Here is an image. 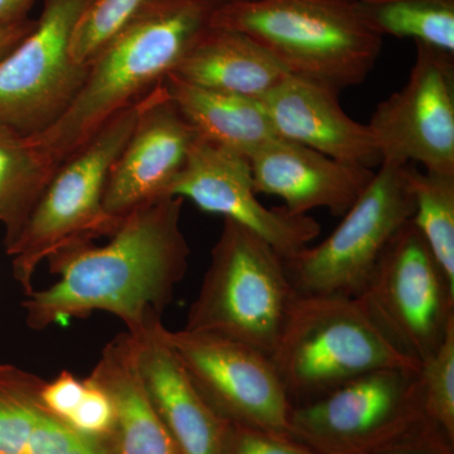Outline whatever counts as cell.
Masks as SVG:
<instances>
[{
	"label": "cell",
	"mask_w": 454,
	"mask_h": 454,
	"mask_svg": "<svg viewBox=\"0 0 454 454\" xmlns=\"http://www.w3.org/2000/svg\"><path fill=\"white\" fill-rule=\"evenodd\" d=\"M184 201L157 200L127 215L103 247L90 241L51 255L47 262L59 280L26 294L27 325L46 330L98 310L118 317L130 336L162 324L176 286L187 274Z\"/></svg>",
	"instance_id": "cell-1"
},
{
	"label": "cell",
	"mask_w": 454,
	"mask_h": 454,
	"mask_svg": "<svg viewBox=\"0 0 454 454\" xmlns=\"http://www.w3.org/2000/svg\"><path fill=\"white\" fill-rule=\"evenodd\" d=\"M226 2L148 0L90 62L85 82L64 115L29 139L61 166L115 114L163 83Z\"/></svg>",
	"instance_id": "cell-2"
},
{
	"label": "cell",
	"mask_w": 454,
	"mask_h": 454,
	"mask_svg": "<svg viewBox=\"0 0 454 454\" xmlns=\"http://www.w3.org/2000/svg\"><path fill=\"white\" fill-rule=\"evenodd\" d=\"M211 27L244 33L289 74L339 92L365 82L382 47L356 0H227Z\"/></svg>",
	"instance_id": "cell-3"
},
{
	"label": "cell",
	"mask_w": 454,
	"mask_h": 454,
	"mask_svg": "<svg viewBox=\"0 0 454 454\" xmlns=\"http://www.w3.org/2000/svg\"><path fill=\"white\" fill-rule=\"evenodd\" d=\"M292 406L327 395L366 373L418 370L358 298L300 295L270 356Z\"/></svg>",
	"instance_id": "cell-4"
},
{
	"label": "cell",
	"mask_w": 454,
	"mask_h": 454,
	"mask_svg": "<svg viewBox=\"0 0 454 454\" xmlns=\"http://www.w3.org/2000/svg\"><path fill=\"white\" fill-rule=\"evenodd\" d=\"M295 297L282 255L225 219L184 328L220 334L270 357Z\"/></svg>",
	"instance_id": "cell-5"
},
{
	"label": "cell",
	"mask_w": 454,
	"mask_h": 454,
	"mask_svg": "<svg viewBox=\"0 0 454 454\" xmlns=\"http://www.w3.org/2000/svg\"><path fill=\"white\" fill-rule=\"evenodd\" d=\"M142 98L109 119L50 179L16 243L7 249L25 294L43 260L71 245L109 238L121 220L104 208L110 169L136 125Z\"/></svg>",
	"instance_id": "cell-6"
},
{
	"label": "cell",
	"mask_w": 454,
	"mask_h": 454,
	"mask_svg": "<svg viewBox=\"0 0 454 454\" xmlns=\"http://www.w3.org/2000/svg\"><path fill=\"white\" fill-rule=\"evenodd\" d=\"M418 372L379 370L293 406L289 435L317 454H380L413 443L453 446L424 418Z\"/></svg>",
	"instance_id": "cell-7"
},
{
	"label": "cell",
	"mask_w": 454,
	"mask_h": 454,
	"mask_svg": "<svg viewBox=\"0 0 454 454\" xmlns=\"http://www.w3.org/2000/svg\"><path fill=\"white\" fill-rule=\"evenodd\" d=\"M413 214L408 164L381 163L333 234L316 247L282 256L293 289L300 295L357 298L385 247Z\"/></svg>",
	"instance_id": "cell-8"
},
{
	"label": "cell",
	"mask_w": 454,
	"mask_h": 454,
	"mask_svg": "<svg viewBox=\"0 0 454 454\" xmlns=\"http://www.w3.org/2000/svg\"><path fill=\"white\" fill-rule=\"evenodd\" d=\"M357 298L397 348L419 364L454 325V288L411 220L393 236Z\"/></svg>",
	"instance_id": "cell-9"
},
{
	"label": "cell",
	"mask_w": 454,
	"mask_h": 454,
	"mask_svg": "<svg viewBox=\"0 0 454 454\" xmlns=\"http://www.w3.org/2000/svg\"><path fill=\"white\" fill-rule=\"evenodd\" d=\"M89 2L43 0L32 31L0 59V128L33 138L73 104L89 67L71 59V35Z\"/></svg>",
	"instance_id": "cell-10"
},
{
	"label": "cell",
	"mask_w": 454,
	"mask_h": 454,
	"mask_svg": "<svg viewBox=\"0 0 454 454\" xmlns=\"http://www.w3.org/2000/svg\"><path fill=\"white\" fill-rule=\"evenodd\" d=\"M164 337L221 419L291 437L293 406L270 357L238 340L202 331L164 327Z\"/></svg>",
	"instance_id": "cell-11"
},
{
	"label": "cell",
	"mask_w": 454,
	"mask_h": 454,
	"mask_svg": "<svg viewBox=\"0 0 454 454\" xmlns=\"http://www.w3.org/2000/svg\"><path fill=\"white\" fill-rule=\"evenodd\" d=\"M415 47L408 82L379 104L367 127L381 163L454 176V53Z\"/></svg>",
	"instance_id": "cell-12"
},
{
	"label": "cell",
	"mask_w": 454,
	"mask_h": 454,
	"mask_svg": "<svg viewBox=\"0 0 454 454\" xmlns=\"http://www.w3.org/2000/svg\"><path fill=\"white\" fill-rule=\"evenodd\" d=\"M258 195L249 160L200 137L168 191V197L190 200L202 211L247 227L283 258L318 238L321 225L313 217L293 214L284 206L269 208Z\"/></svg>",
	"instance_id": "cell-13"
},
{
	"label": "cell",
	"mask_w": 454,
	"mask_h": 454,
	"mask_svg": "<svg viewBox=\"0 0 454 454\" xmlns=\"http://www.w3.org/2000/svg\"><path fill=\"white\" fill-rule=\"evenodd\" d=\"M197 138L164 82L146 94L129 139L107 177V214L122 220L137 208L168 197Z\"/></svg>",
	"instance_id": "cell-14"
},
{
	"label": "cell",
	"mask_w": 454,
	"mask_h": 454,
	"mask_svg": "<svg viewBox=\"0 0 454 454\" xmlns=\"http://www.w3.org/2000/svg\"><path fill=\"white\" fill-rule=\"evenodd\" d=\"M247 160L256 192L279 197L286 210L298 215L325 208L343 216L376 173L279 138L265 143Z\"/></svg>",
	"instance_id": "cell-15"
},
{
	"label": "cell",
	"mask_w": 454,
	"mask_h": 454,
	"mask_svg": "<svg viewBox=\"0 0 454 454\" xmlns=\"http://www.w3.org/2000/svg\"><path fill=\"white\" fill-rule=\"evenodd\" d=\"M339 91L288 74L260 98L277 138L309 146L333 160L380 167L381 155L367 124L349 118Z\"/></svg>",
	"instance_id": "cell-16"
},
{
	"label": "cell",
	"mask_w": 454,
	"mask_h": 454,
	"mask_svg": "<svg viewBox=\"0 0 454 454\" xmlns=\"http://www.w3.org/2000/svg\"><path fill=\"white\" fill-rule=\"evenodd\" d=\"M149 396L179 454H226L229 423L196 389L158 324L131 336Z\"/></svg>",
	"instance_id": "cell-17"
},
{
	"label": "cell",
	"mask_w": 454,
	"mask_h": 454,
	"mask_svg": "<svg viewBox=\"0 0 454 454\" xmlns=\"http://www.w3.org/2000/svg\"><path fill=\"white\" fill-rule=\"evenodd\" d=\"M88 379L113 402L110 454H179L146 390L129 333H119L107 343Z\"/></svg>",
	"instance_id": "cell-18"
},
{
	"label": "cell",
	"mask_w": 454,
	"mask_h": 454,
	"mask_svg": "<svg viewBox=\"0 0 454 454\" xmlns=\"http://www.w3.org/2000/svg\"><path fill=\"white\" fill-rule=\"evenodd\" d=\"M288 71L244 33L210 27L172 74L215 91L260 100Z\"/></svg>",
	"instance_id": "cell-19"
},
{
	"label": "cell",
	"mask_w": 454,
	"mask_h": 454,
	"mask_svg": "<svg viewBox=\"0 0 454 454\" xmlns=\"http://www.w3.org/2000/svg\"><path fill=\"white\" fill-rule=\"evenodd\" d=\"M170 98L200 138L249 158L276 139L260 100L200 88L169 74L164 80Z\"/></svg>",
	"instance_id": "cell-20"
},
{
	"label": "cell",
	"mask_w": 454,
	"mask_h": 454,
	"mask_svg": "<svg viewBox=\"0 0 454 454\" xmlns=\"http://www.w3.org/2000/svg\"><path fill=\"white\" fill-rule=\"evenodd\" d=\"M59 167L31 139L0 128V223L5 249L16 243Z\"/></svg>",
	"instance_id": "cell-21"
},
{
	"label": "cell",
	"mask_w": 454,
	"mask_h": 454,
	"mask_svg": "<svg viewBox=\"0 0 454 454\" xmlns=\"http://www.w3.org/2000/svg\"><path fill=\"white\" fill-rule=\"evenodd\" d=\"M356 9L380 37L411 38L454 53V0H356Z\"/></svg>",
	"instance_id": "cell-22"
},
{
	"label": "cell",
	"mask_w": 454,
	"mask_h": 454,
	"mask_svg": "<svg viewBox=\"0 0 454 454\" xmlns=\"http://www.w3.org/2000/svg\"><path fill=\"white\" fill-rule=\"evenodd\" d=\"M408 177L414 197L411 223L454 288V176L408 163Z\"/></svg>",
	"instance_id": "cell-23"
},
{
	"label": "cell",
	"mask_w": 454,
	"mask_h": 454,
	"mask_svg": "<svg viewBox=\"0 0 454 454\" xmlns=\"http://www.w3.org/2000/svg\"><path fill=\"white\" fill-rule=\"evenodd\" d=\"M46 381L20 367L0 364V454H26L44 406Z\"/></svg>",
	"instance_id": "cell-24"
},
{
	"label": "cell",
	"mask_w": 454,
	"mask_h": 454,
	"mask_svg": "<svg viewBox=\"0 0 454 454\" xmlns=\"http://www.w3.org/2000/svg\"><path fill=\"white\" fill-rule=\"evenodd\" d=\"M420 404L427 423L450 444L454 442V325L441 348L420 364Z\"/></svg>",
	"instance_id": "cell-25"
},
{
	"label": "cell",
	"mask_w": 454,
	"mask_h": 454,
	"mask_svg": "<svg viewBox=\"0 0 454 454\" xmlns=\"http://www.w3.org/2000/svg\"><path fill=\"white\" fill-rule=\"evenodd\" d=\"M148 0H90L71 35L74 64L88 66L142 11Z\"/></svg>",
	"instance_id": "cell-26"
},
{
	"label": "cell",
	"mask_w": 454,
	"mask_h": 454,
	"mask_svg": "<svg viewBox=\"0 0 454 454\" xmlns=\"http://www.w3.org/2000/svg\"><path fill=\"white\" fill-rule=\"evenodd\" d=\"M26 454H110L103 439L89 437L70 424L42 411Z\"/></svg>",
	"instance_id": "cell-27"
},
{
	"label": "cell",
	"mask_w": 454,
	"mask_h": 454,
	"mask_svg": "<svg viewBox=\"0 0 454 454\" xmlns=\"http://www.w3.org/2000/svg\"><path fill=\"white\" fill-rule=\"evenodd\" d=\"M226 454H317L291 437L273 434L252 427L230 424Z\"/></svg>",
	"instance_id": "cell-28"
},
{
	"label": "cell",
	"mask_w": 454,
	"mask_h": 454,
	"mask_svg": "<svg viewBox=\"0 0 454 454\" xmlns=\"http://www.w3.org/2000/svg\"><path fill=\"white\" fill-rule=\"evenodd\" d=\"M114 420L112 399L100 387L86 379L82 402L66 423L82 434L103 439L112 433Z\"/></svg>",
	"instance_id": "cell-29"
},
{
	"label": "cell",
	"mask_w": 454,
	"mask_h": 454,
	"mask_svg": "<svg viewBox=\"0 0 454 454\" xmlns=\"http://www.w3.org/2000/svg\"><path fill=\"white\" fill-rule=\"evenodd\" d=\"M83 393L85 380H79L74 373L64 370L55 380L46 381L41 391V402L49 413L67 422L82 402Z\"/></svg>",
	"instance_id": "cell-30"
},
{
	"label": "cell",
	"mask_w": 454,
	"mask_h": 454,
	"mask_svg": "<svg viewBox=\"0 0 454 454\" xmlns=\"http://www.w3.org/2000/svg\"><path fill=\"white\" fill-rule=\"evenodd\" d=\"M35 20H26L12 25L0 26V59L8 55L32 31Z\"/></svg>",
	"instance_id": "cell-31"
},
{
	"label": "cell",
	"mask_w": 454,
	"mask_h": 454,
	"mask_svg": "<svg viewBox=\"0 0 454 454\" xmlns=\"http://www.w3.org/2000/svg\"><path fill=\"white\" fill-rule=\"evenodd\" d=\"M35 0H0V26L26 20Z\"/></svg>",
	"instance_id": "cell-32"
},
{
	"label": "cell",
	"mask_w": 454,
	"mask_h": 454,
	"mask_svg": "<svg viewBox=\"0 0 454 454\" xmlns=\"http://www.w3.org/2000/svg\"><path fill=\"white\" fill-rule=\"evenodd\" d=\"M380 454H452V447L438 443H413L391 448Z\"/></svg>",
	"instance_id": "cell-33"
}]
</instances>
